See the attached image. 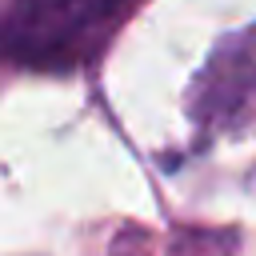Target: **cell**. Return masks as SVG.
Here are the masks:
<instances>
[{"label": "cell", "instance_id": "cell-1", "mask_svg": "<svg viewBox=\"0 0 256 256\" xmlns=\"http://www.w3.org/2000/svg\"><path fill=\"white\" fill-rule=\"evenodd\" d=\"M128 4L132 0H16L0 28V52L24 68H76L108 40Z\"/></svg>", "mask_w": 256, "mask_h": 256}]
</instances>
